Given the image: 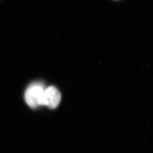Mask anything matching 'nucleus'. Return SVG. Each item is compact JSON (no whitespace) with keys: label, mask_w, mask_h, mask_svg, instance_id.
Wrapping results in <instances>:
<instances>
[{"label":"nucleus","mask_w":153,"mask_h":153,"mask_svg":"<svg viewBox=\"0 0 153 153\" xmlns=\"http://www.w3.org/2000/svg\"><path fill=\"white\" fill-rule=\"evenodd\" d=\"M61 94L57 88L51 86L44 91L42 105H46L51 109L56 108L60 103Z\"/></svg>","instance_id":"obj_2"},{"label":"nucleus","mask_w":153,"mask_h":153,"mask_svg":"<svg viewBox=\"0 0 153 153\" xmlns=\"http://www.w3.org/2000/svg\"><path fill=\"white\" fill-rule=\"evenodd\" d=\"M45 88L41 82H34L26 90L25 99L27 104L32 108H36L42 105V102Z\"/></svg>","instance_id":"obj_1"}]
</instances>
